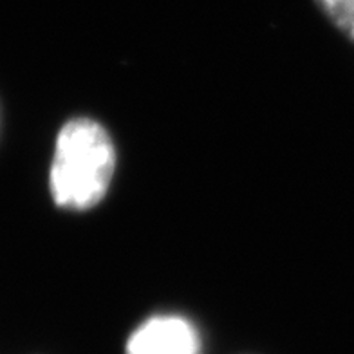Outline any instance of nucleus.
<instances>
[{
    "label": "nucleus",
    "mask_w": 354,
    "mask_h": 354,
    "mask_svg": "<svg viewBox=\"0 0 354 354\" xmlns=\"http://www.w3.org/2000/svg\"><path fill=\"white\" fill-rule=\"evenodd\" d=\"M116 170L109 132L94 120L75 118L56 136L49 187L60 208L87 210L105 197Z\"/></svg>",
    "instance_id": "nucleus-1"
},
{
    "label": "nucleus",
    "mask_w": 354,
    "mask_h": 354,
    "mask_svg": "<svg viewBox=\"0 0 354 354\" xmlns=\"http://www.w3.org/2000/svg\"><path fill=\"white\" fill-rule=\"evenodd\" d=\"M196 327L176 315L145 320L127 342L125 354H199Z\"/></svg>",
    "instance_id": "nucleus-2"
},
{
    "label": "nucleus",
    "mask_w": 354,
    "mask_h": 354,
    "mask_svg": "<svg viewBox=\"0 0 354 354\" xmlns=\"http://www.w3.org/2000/svg\"><path fill=\"white\" fill-rule=\"evenodd\" d=\"M336 28L354 42V0H317Z\"/></svg>",
    "instance_id": "nucleus-3"
}]
</instances>
